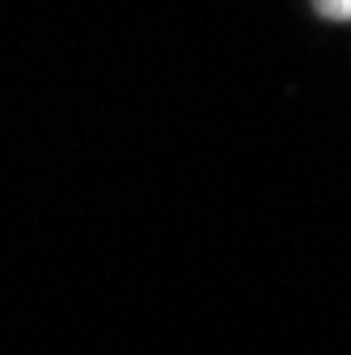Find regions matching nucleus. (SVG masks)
Segmentation results:
<instances>
[{
  "label": "nucleus",
  "instance_id": "f257e3e1",
  "mask_svg": "<svg viewBox=\"0 0 351 355\" xmlns=\"http://www.w3.org/2000/svg\"><path fill=\"white\" fill-rule=\"evenodd\" d=\"M309 9H314L322 21H343V26H351V0H309Z\"/></svg>",
  "mask_w": 351,
  "mask_h": 355
}]
</instances>
